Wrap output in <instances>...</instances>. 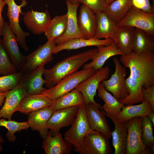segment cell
I'll return each instance as SVG.
<instances>
[{
	"label": "cell",
	"instance_id": "44dd1931",
	"mask_svg": "<svg viewBox=\"0 0 154 154\" xmlns=\"http://www.w3.org/2000/svg\"><path fill=\"white\" fill-rule=\"evenodd\" d=\"M77 23L79 30L85 38H94L96 27L95 13L86 5L80 7Z\"/></svg>",
	"mask_w": 154,
	"mask_h": 154
},
{
	"label": "cell",
	"instance_id": "d590c367",
	"mask_svg": "<svg viewBox=\"0 0 154 154\" xmlns=\"http://www.w3.org/2000/svg\"><path fill=\"white\" fill-rule=\"evenodd\" d=\"M24 74L25 73L19 70L13 74L0 76V91L6 92L14 88Z\"/></svg>",
	"mask_w": 154,
	"mask_h": 154
},
{
	"label": "cell",
	"instance_id": "83f0119b",
	"mask_svg": "<svg viewBox=\"0 0 154 154\" xmlns=\"http://www.w3.org/2000/svg\"><path fill=\"white\" fill-rule=\"evenodd\" d=\"M85 105L82 94L76 88L62 95L57 99L52 100L49 106L54 112L62 109Z\"/></svg>",
	"mask_w": 154,
	"mask_h": 154
},
{
	"label": "cell",
	"instance_id": "9a60e30c",
	"mask_svg": "<svg viewBox=\"0 0 154 154\" xmlns=\"http://www.w3.org/2000/svg\"><path fill=\"white\" fill-rule=\"evenodd\" d=\"M23 21L27 29L34 35L44 33L51 20L47 10L44 12L34 11L31 7L23 15Z\"/></svg>",
	"mask_w": 154,
	"mask_h": 154
},
{
	"label": "cell",
	"instance_id": "7c38bea8",
	"mask_svg": "<svg viewBox=\"0 0 154 154\" xmlns=\"http://www.w3.org/2000/svg\"><path fill=\"white\" fill-rule=\"evenodd\" d=\"M109 67L106 66L97 70L93 75L79 83L75 88L82 94L85 104L90 102L95 104L94 97L98 86L102 81L107 79L110 74Z\"/></svg>",
	"mask_w": 154,
	"mask_h": 154
},
{
	"label": "cell",
	"instance_id": "74e56055",
	"mask_svg": "<svg viewBox=\"0 0 154 154\" xmlns=\"http://www.w3.org/2000/svg\"><path fill=\"white\" fill-rule=\"evenodd\" d=\"M78 1L87 7L95 14L105 12L107 6L106 0H78Z\"/></svg>",
	"mask_w": 154,
	"mask_h": 154
},
{
	"label": "cell",
	"instance_id": "8d00e7d4",
	"mask_svg": "<svg viewBox=\"0 0 154 154\" xmlns=\"http://www.w3.org/2000/svg\"><path fill=\"white\" fill-rule=\"evenodd\" d=\"M0 38V74L7 75L17 73L16 69L11 61L1 43Z\"/></svg>",
	"mask_w": 154,
	"mask_h": 154
},
{
	"label": "cell",
	"instance_id": "52a82bcc",
	"mask_svg": "<svg viewBox=\"0 0 154 154\" xmlns=\"http://www.w3.org/2000/svg\"><path fill=\"white\" fill-rule=\"evenodd\" d=\"M116 25L140 29L154 37V13L145 12L132 6L126 15Z\"/></svg>",
	"mask_w": 154,
	"mask_h": 154
},
{
	"label": "cell",
	"instance_id": "ee69618b",
	"mask_svg": "<svg viewBox=\"0 0 154 154\" xmlns=\"http://www.w3.org/2000/svg\"><path fill=\"white\" fill-rule=\"evenodd\" d=\"M70 4L73 5H76L80 4L78 1V0H66Z\"/></svg>",
	"mask_w": 154,
	"mask_h": 154
},
{
	"label": "cell",
	"instance_id": "d6986e66",
	"mask_svg": "<svg viewBox=\"0 0 154 154\" xmlns=\"http://www.w3.org/2000/svg\"><path fill=\"white\" fill-rule=\"evenodd\" d=\"M53 111L49 107L44 108L29 114L28 123L33 130L38 131L43 139H44L49 131L47 123Z\"/></svg>",
	"mask_w": 154,
	"mask_h": 154
},
{
	"label": "cell",
	"instance_id": "4fadbf2b",
	"mask_svg": "<svg viewBox=\"0 0 154 154\" xmlns=\"http://www.w3.org/2000/svg\"><path fill=\"white\" fill-rule=\"evenodd\" d=\"M79 107L73 106L53 112L47 124L52 136L57 135L62 128L72 125L76 119Z\"/></svg>",
	"mask_w": 154,
	"mask_h": 154
},
{
	"label": "cell",
	"instance_id": "7402d4cb",
	"mask_svg": "<svg viewBox=\"0 0 154 154\" xmlns=\"http://www.w3.org/2000/svg\"><path fill=\"white\" fill-rule=\"evenodd\" d=\"M42 147L46 154H70L73 146L64 140L61 134L52 136L50 131L43 139Z\"/></svg>",
	"mask_w": 154,
	"mask_h": 154
},
{
	"label": "cell",
	"instance_id": "3957f363",
	"mask_svg": "<svg viewBox=\"0 0 154 154\" xmlns=\"http://www.w3.org/2000/svg\"><path fill=\"white\" fill-rule=\"evenodd\" d=\"M96 71L92 68L77 70L62 78L54 87L46 89L41 94L51 100H54L75 88Z\"/></svg>",
	"mask_w": 154,
	"mask_h": 154
},
{
	"label": "cell",
	"instance_id": "603a6c76",
	"mask_svg": "<svg viewBox=\"0 0 154 154\" xmlns=\"http://www.w3.org/2000/svg\"><path fill=\"white\" fill-rule=\"evenodd\" d=\"M97 47L98 51L91 59L92 61L84 64L83 69L92 68L97 71L102 68L106 62L110 57L115 55H124L118 50L115 42L107 46L101 45Z\"/></svg>",
	"mask_w": 154,
	"mask_h": 154
},
{
	"label": "cell",
	"instance_id": "5b68a950",
	"mask_svg": "<svg viewBox=\"0 0 154 154\" xmlns=\"http://www.w3.org/2000/svg\"><path fill=\"white\" fill-rule=\"evenodd\" d=\"M142 117H134L124 123L127 131L125 154L153 153L144 145L142 140Z\"/></svg>",
	"mask_w": 154,
	"mask_h": 154
},
{
	"label": "cell",
	"instance_id": "ffe728a7",
	"mask_svg": "<svg viewBox=\"0 0 154 154\" xmlns=\"http://www.w3.org/2000/svg\"><path fill=\"white\" fill-rule=\"evenodd\" d=\"M101 111L110 118L115 125V129L111 134L112 145L114 148V154H125L127 148V131L125 123L119 121L116 116L107 114L102 109Z\"/></svg>",
	"mask_w": 154,
	"mask_h": 154
},
{
	"label": "cell",
	"instance_id": "f1b7e54d",
	"mask_svg": "<svg viewBox=\"0 0 154 154\" xmlns=\"http://www.w3.org/2000/svg\"><path fill=\"white\" fill-rule=\"evenodd\" d=\"M151 111L154 112L150 103L144 100L137 105H126L123 107L117 115L116 116L118 120L124 123L129 120L137 117H142L147 116Z\"/></svg>",
	"mask_w": 154,
	"mask_h": 154
},
{
	"label": "cell",
	"instance_id": "8fae6325",
	"mask_svg": "<svg viewBox=\"0 0 154 154\" xmlns=\"http://www.w3.org/2000/svg\"><path fill=\"white\" fill-rule=\"evenodd\" d=\"M56 45L54 40H47L45 44L39 45L36 49L26 56L25 63L20 70L25 73L52 61L53 51Z\"/></svg>",
	"mask_w": 154,
	"mask_h": 154
},
{
	"label": "cell",
	"instance_id": "836d02e7",
	"mask_svg": "<svg viewBox=\"0 0 154 154\" xmlns=\"http://www.w3.org/2000/svg\"><path fill=\"white\" fill-rule=\"evenodd\" d=\"M0 126L5 127L7 129L8 131L6 134V136L10 142L15 141L16 137L15 134L16 132L23 130H27L30 127L27 121L18 122L0 118Z\"/></svg>",
	"mask_w": 154,
	"mask_h": 154
},
{
	"label": "cell",
	"instance_id": "484cf974",
	"mask_svg": "<svg viewBox=\"0 0 154 154\" xmlns=\"http://www.w3.org/2000/svg\"><path fill=\"white\" fill-rule=\"evenodd\" d=\"M96 27L94 38L98 39L110 38L117 43L115 35V28L116 24L104 12L96 14Z\"/></svg>",
	"mask_w": 154,
	"mask_h": 154
},
{
	"label": "cell",
	"instance_id": "2e32d148",
	"mask_svg": "<svg viewBox=\"0 0 154 154\" xmlns=\"http://www.w3.org/2000/svg\"><path fill=\"white\" fill-rule=\"evenodd\" d=\"M27 94L26 89L19 82L7 95L4 105L0 110V118L11 120L13 114L17 111L21 100Z\"/></svg>",
	"mask_w": 154,
	"mask_h": 154
},
{
	"label": "cell",
	"instance_id": "ac0fdd59",
	"mask_svg": "<svg viewBox=\"0 0 154 154\" xmlns=\"http://www.w3.org/2000/svg\"><path fill=\"white\" fill-rule=\"evenodd\" d=\"M45 65L41 64L35 69L25 73L19 81L26 89L28 94H41L46 89L43 87L45 81L42 76Z\"/></svg>",
	"mask_w": 154,
	"mask_h": 154
},
{
	"label": "cell",
	"instance_id": "cb8c5ba5",
	"mask_svg": "<svg viewBox=\"0 0 154 154\" xmlns=\"http://www.w3.org/2000/svg\"><path fill=\"white\" fill-rule=\"evenodd\" d=\"M110 38L101 40L94 38L85 39L75 38L62 43L56 45L53 51V54H56L63 50H70L76 49L89 46H107L114 42Z\"/></svg>",
	"mask_w": 154,
	"mask_h": 154
},
{
	"label": "cell",
	"instance_id": "ab89813d",
	"mask_svg": "<svg viewBox=\"0 0 154 154\" xmlns=\"http://www.w3.org/2000/svg\"><path fill=\"white\" fill-rule=\"evenodd\" d=\"M142 94L144 100L150 103L154 111V86L143 88Z\"/></svg>",
	"mask_w": 154,
	"mask_h": 154
},
{
	"label": "cell",
	"instance_id": "4316f807",
	"mask_svg": "<svg viewBox=\"0 0 154 154\" xmlns=\"http://www.w3.org/2000/svg\"><path fill=\"white\" fill-rule=\"evenodd\" d=\"M135 28L116 25L115 35L117 40L118 49L124 55H128L133 52Z\"/></svg>",
	"mask_w": 154,
	"mask_h": 154
},
{
	"label": "cell",
	"instance_id": "7dc6e473",
	"mask_svg": "<svg viewBox=\"0 0 154 154\" xmlns=\"http://www.w3.org/2000/svg\"><path fill=\"white\" fill-rule=\"evenodd\" d=\"M152 2H153V4L154 5V0H151Z\"/></svg>",
	"mask_w": 154,
	"mask_h": 154
},
{
	"label": "cell",
	"instance_id": "60d3db41",
	"mask_svg": "<svg viewBox=\"0 0 154 154\" xmlns=\"http://www.w3.org/2000/svg\"><path fill=\"white\" fill-rule=\"evenodd\" d=\"M4 0H0V37L2 36V30L5 21L2 15V12L6 5Z\"/></svg>",
	"mask_w": 154,
	"mask_h": 154
},
{
	"label": "cell",
	"instance_id": "f546056e",
	"mask_svg": "<svg viewBox=\"0 0 154 154\" xmlns=\"http://www.w3.org/2000/svg\"><path fill=\"white\" fill-rule=\"evenodd\" d=\"M97 90L98 96L104 102L101 109L106 113L116 116L124 105L118 101L104 88L101 82Z\"/></svg>",
	"mask_w": 154,
	"mask_h": 154
},
{
	"label": "cell",
	"instance_id": "8992f818",
	"mask_svg": "<svg viewBox=\"0 0 154 154\" xmlns=\"http://www.w3.org/2000/svg\"><path fill=\"white\" fill-rule=\"evenodd\" d=\"M113 61L115 67L114 74L109 80H103L101 83L105 89L120 101L129 95L125 82L127 72L126 68L117 58L114 57Z\"/></svg>",
	"mask_w": 154,
	"mask_h": 154
},
{
	"label": "cell",
	"instance_id": "7bdbcfd3",
	"mask_svg": "<svg viewBox=\"0 0 154 154\" xmlns=\"http://www.w3.org/2000/svg\"><path fill=\"white\" fill-rule=\"evenodd\" d=\"M154 112H151L147 115L148 117L151 121L153 125H154Z\"/></svg>",
	"mask_w": 154,
	"mask_h": 154
},
{
	"label": "cell",
	"instance_id": "f6af8a7d",
	"mask_svg": "<svg viewBox=\"0 0 154 154\" xmlns=\"http://www.w3.org/2000/svg\"><path fill=\"white\" fill-rule=\"evenodd\" d=\"M4 142V141L2 137V136L0 135V152L3 150V148L1 146V143Z\"/></svg>",
	"mask_w": 154,
	"mask_h": 154
},
{
	"label": "cell",
	"instance_id": "5bb4252c",
	"mask_svg": "<svg viewBox=\"0 0 154 154\" xmlns=\"http://www.w3.org/2000/svg\"><path fill=\"white\" fill-rule=\"evenodd\" d=\"M88 121L92 129L99 131L112 138L111 131L106 116L101 110L98 104L90 102L85 104Z\"/></svg>",
	"mask_w": 154,
	"mask_h": 154
},
{
	"label": "cell",
	"instance_id": "9c48e42d",
	"mask_svg": "<svg viewBox=\"0 0 154 154\" xmlns=\"http://www.w3.org/2000/svg\"><path fill=\"white\" fill-rule=\"evenodd\" d=\"M92 130L86 110L85 105L80 106L77 114L71 127L64 135V141L72 144L74 147L81 144L85 135Z\"/></svg>",
	"mask_w": 154,
	"mask_h": 154
},
{
	"label": "cell",
	"instance_id": "bcb514c9",
	"mask_svg": "<svg viewBox=\"0 0 154 154\" xmlns=\"http://www.w3.org/2000/svg\"><path fill=\"white\" fill-rule=\"evenodd\" d=\"M115 0H106L107 5H108Z\"/></svg>",
	"mask_w": 154,
	"mask_h": 154
},
{
	"label": "cell",
	"instance_id": "30bf717a",
	"mask_svg": "<svg viewBox=\"0 0 154 154\" xmlns=\"http://www.w3.org/2000/svg\"><path fill=\"white\" fill-rule=\"evenodd\" d=\"M9 23L5 21L2 30V45L11 61L15 68L20 70L26 62V56L20 52L17 37L9 27Z\"/></svg>",
	"mask_w": 154,
	"mask_h": 154
},
{
	"label": "cell",
	"instance_id": "7a4b0ae2",
	"mask_svg": "<svg viewBox=\"0 0 154 154\" xmlns=\"http://www.w3.org/2000/svg\"><path fill=\"white\" fill-rule=\"evenodd\" d=\"M94 48L68 57L59 61L49 69L44 68L43 75L46 86L48 88L55 86L66 76L77 70L98 52Z\"/></svg>",
	"mask_w": 154,
	"mask_h": 154
},
{
	"label": "cell",
	"instance_id": "b9f144b4",
	"mask_svg": "<svg viewBox=\"0 0 154 154\" xmlns=\"http://www.w3.org/2000/svg\"><path fill=\"white\" fill-rule=\"evenodd\" d=\"M9 91L6 92L0 91V107L4 103L6 96Z\"/></svg>",
	"mask_w": 154,
	"mask_h": 154
},
{
	"label": "cell",
	"instance_id": "e575fe53",
	"mask_svg": "<svg viewBox=\"0 0 154 154\" xmlns=\"http://www.w3.org/2000/svg\"><path fill=\"white\" fill-rule=\"evenodd\" d=\"M153 124L147 116L142 117L141 123L142 139L144 145L154 151V137Z\"/></svg>",
	"mask_w": 154,
	"mask_h": 154
},
{
	"label": "cell",
	"instance_id": "1f68e13d",
	"mask_svg": "<svg viewBox=\"0 0 154 154\" xmlns=\"http://www.w3.org/2000/svg\"><path fill=\"white\" fill-rule=\"evenodd\" d=\"M67 21V13L56 16L51 19L44 33L47 40H54L62 36L66 30Z\"/></svg>",
	"mask_w": 154,
	"mask_h": 154
},
{
	"label": "cell",
	"instance_id": "d4e9b609",
	"mask_svg": "<svg viewBox=\"0 0 154 154\" xmlns=\"http://www.w3.org/2000/svg\"><path fill=\"white\" fill-rule=\"evenodd\" d=\"M52 100L42 94H27L21 100L17 111L25 114L49 107Z\"/></svg>",
	"mask_w": 154,
	"mask_h": 154
},
{
	"label": "cell",
	"instance_id": "e0dca14e",
	"mask_svg": "<svg viewBox=\"0 0 154 154\" xmlns=\"http://www.w3.org/2000/svg\"><path fill=\"white\" fill-rule=\"evenodd\" d=\"M68 15L67 27L65 34L54 40L56 45L77 38H85L80 31L77 20V11L80 4L73 5L66 1Z\"/></svg>",
	"mask_w": 154,
	"mask_h": 154
},
{
	"label": "cell",
	"instance_id": "277c9868",
	"mask_svg": "<svg viewBox=\"0 0 154 154\" xmlns=\"http://www.w3.org/2000/svg\"><path fill=\"white\" fill-rule=\"evenodd\" d=\"M109 138L96 130H91L84 137L74 151L80 154H109L112 151Z\"/></svg>",
	"mask_w": 154,
	"mask_h": 154
},
{
	"label": "cell",
	"instance_id": "d6a6232c",
	"mask_svg": "<svg viewBox=\"0 0 154 154\" xmlns=\"http://www.w3.org/2000/svg\"><path fill=\"white\" fill-rule=\"evenodd\" d=\"M146 50L154 52V37L142 30L135 28L133 51L140 53Z\"/></svg>",
	"mask_w": 154,
	"mask_h": 154
},
{
	"label": "cell",
	"instance_id": "f35d334b",
	"mask_svg": "<svg viewBox=\"0 0 154 154\" xmlns=\"http://www.w3.org/2000/svg\"><path fill=\"white\" fill-rule=\"evenodd\" d=\"M132 6L145 12L154 13V5H151L149 0H131Z\"/></svg>",
	"mask_w": 154,
	"mask_h": 154
},
{
	"label": "cell",
	"instance_id": "ba28073f",
	"mask_svg": "<svg viewBox=\"0 0 154 154\" xmlns=\"http://www.w3.org/2000/svg\"><path fill=\"white\" fill-rule=\"evenodd\" d=\"M8 6L7 16L9 21V25L16 35L18 42L21 47L26 52L29 50L26 44V38L30 35L29 32L23 31L19 24L20 14L24 15L22 8L27 4L26 0H21L20 5L16 4L15 0H4Z\"/></svg>",
	"mask_w": 154,
	"mask_h": 154
},
{
	"label": "cell",
	"instance_id": "6da1fadb",
	"mask_svg": "<svg viewBox=\"0 0 154 154\" xmlns=\"http://www.w3.org/2000/svg\"><path fill=\"white\" fill-rule=\"evenodd\" d=\"M120 61L130 72L126 78L129 95L119 101L125 105L142 103L144 100L143 88L154 86V52L148 50L138 53L132 52L121 55Z\"/></svg>",
	"mask_w": 154,
	"mask_h": 154
},
{
	"label": "cell",
	"instance_id": "4dcf8cb0",
	"mask_svg": "<svg viewBox=\"0 0 154 154\" xmlns=\"http://www.w3.org/2000/svg\"><path fill=\"white\" fill-rule=\"evenodd\" d=\"M131 6V0H115L107 6L105 12L117 25L126 15Z\"/></svg>",
	"mask_w": 154,
	"mask_h": 154
}]
</instances>
